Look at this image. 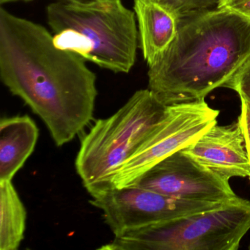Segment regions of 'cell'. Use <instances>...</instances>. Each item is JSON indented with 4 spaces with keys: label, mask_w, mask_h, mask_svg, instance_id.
<instances>
[{
    "label": "cell",
    "mask_w": 250,
    "mask_h": 250,
    "mask_svg": "<svg viewBox=\"0 0 250 250\" xmlns=\"http://www.w3.org/2000/svg\"><path fill=\"white\" fill-rule=\"evenodd\" d=\"M184 150L227 179L250 177V162L238 121L228 125L216 124Z\"/></svg>",
    "instance_id": "9c48e42d"
},
{
    "label": "cell",
    "mask_w": 250,
    "mask_h": 250,
    "mask_svg": "<svg viewBox=\"0 0 250 250\" xmlns=\"http://www.w3.org/2000/svg\"><path fill=\"white\" fill-rule=\"evenodd\" d=\"M241 114L238 117V121L241 124V129L244 134L246 150L250 165V102L244 100H241Z\"/></svg>",
    "instance_id": "9a60e30c"
},
{
    "label": "cell",
    "mask_w": 250,
    "mask_h": 250,
    "mask_svg": "<svg viewBox=\"0 0 250 250\" xmlns=\"http://www.w3.org/2000/svg\"><path fill=\"white\" fill-rule=\"evenodd\" d=\"M216 8L229 10L250 21V0H219Z\"/></svg>",
    "instance_id": "2e32d148"
},
{
    "label": "cell",
    "mask_w": 250,
    "mask_h": 250,
    "mask_svg": "<svg viewBox=\"0 0 250 250\" xmlns=\"http://www.w3.org/2000/svg\"><path fill=\"white\" fill-rule=\"evenodd\" d=\"M219 114L205 100L167 106L165 118L154 131L114 172L112 188L133 185L152 167L192 144L217 124Z\"/></svg>",
    "instance_id": "8992f818"
},
{
    "label": "cell",
    "mask_w": 250,
    "mask_h": 250,
    "mask_svg": "<svg viewBox=\"0 0 250 250\" xmlns=\"http://www.w3.org/2000/svg\"><path fill=\"white\" fill-rule=\"evenodd\" d=\"M225 87L236 92L241 100L250 102V60L234 76Z\"/></svg>",
    "instance_id": "5bb4252c"
},
{
    "label": "cell",
    "mask_w": 250,
    "mask_h": 250,
    "mask_svg": "<svg viewBox=\"0 0 250 250\" xmlns=\"http://www.w3.org/2000/svg\"><path fill=\"white\" fill-rule=\"evenodd\" d=\"M139 47L149 66L169 47L176 34L178 19L158 0H134Z\"/></svg>",
    "instance_id": "30bf717a"
},
{
    "label": "cell",
    "mask_w": 250,
    "mask_h": 250,
    "mask_svg": "<svg viewBox=\"0 0 250 250\" xmlns=\"http://www.w3.org/2000/svg\"><path fill=\"white\" fill-rule=\"evenodd\" d=\"M250 60V21L224 9L178 20L169 47L148 67V89L164 104L205 100Z\"/></svg>",
    "instance_id": "7a4b0ae2"
},
{
    "label": "cell",
    "mask_w": 250,
    "mask_h": 250,
    "mask_svg": "<svg viewBox=\"0 0 250 250\" xmlns=\"http://www.w3.org/2000/svg\"><path fill=\"white\" fill-rule=\"evenodd\" d=\"M133 185L195 201L228 203L241 198L229 180L197 162L184 149L152 167Z\"/></svg>",
    "instance_id": "ba28073f"
},
{
    "label": "cell",
    "mask_w": 250,
    "mask_h": 250,
    "mask_svg": "<svg viewBox=\"0 0 250 250\" xmlns=\"http://www.w3.org/2000/svg\"><path fill=\"white\" fill-rule=\"evenodd\" d=\"M33 0H0L1 5L18 2H31ZM90 0H53V2H87Z\"/></svg>",
    "instance_id": "e0dca14e"
},
{
    "label": "cell",
    "mask_w": 250,
    "mask_h": 250,
    "mask_svg": "<svg viewBox=\"0 0 250 250\" xmlns=\"http://www.w3.org/2000/svg\"><path fill=\"white\" fill-rule=\"evenodd\" d=\"M0 250H17L24 238L27 210L12 181H0Z\"/></svg>",
    "instance_id": "7c38bea8"
},
{
    "label": "cell",
    "mask_w": 250,
    "mask_h": 250,
    "mask_svg": "<svg viewBox=\"0 0 250 250\" xmlns=\"http://www.w3.org/2000/svg\"><path fill=\"white\" fill-rule=\"evenodd\" d=\"M39 129L28 115L0 121V181H12L34 151Z\"/></svg>",
    "instance_id": "8fae6325"
},
{
    "label": "cell",
    "mask_w": 250,
    "mask_h": 250,
    "mask_svg": "<svg viewBox=\"0 0 250 250\" xmlns=\"http://www.w3.org/2000/svg\"><path fill=\"white\" fill-rule=\"evenodd\" d=\"M179 20L188 14L216 8L219 0H158Z\"/></svg>",
    "instance_id": "4fadbf2b"
},
{
    "label": "cell",
    "mask_w": 250,
    "mask_h": 250,
    "mask_svg": "<svg viewBox=\"0 0 250 250\" xmlns=\"http://www.w3.org/2000/svg\"><path fill=\"white\" fill-rule=\"evenodd\" d=\"M167 109L151 90L143 89L113 115L95 123L82 140L75 162L90 195L112 188L114 172L154 131Z\"/></svg>",
    "instance_id": "277c9868"
},
{
    "label": "cell",
    "mask_w": 250,
    "mask_h": 250,
    "mask_svg": "<svg viewBox=\"0 0 250 250\" xmlns=\"http://www.w3.org/2000/svg\"><path fill=\"white\" fill-rule=\"evenodd\" d=\"M87 61L60 49L42 24L0 8V77L47 127L58 147L93 120L96 75Z\"/></svg>",
    "instance_id": "6da1fadb"
},
{
    "label": "cell",
    "mask_w": 250,
    "mask_h": 250,
    "mask_svg": "<svg viewBox=\"0 0 250 250\" xmlns=\"http://www.w3.org/2000/svg\"><path fill=\"white\" fill-rule=\"evenodd\" d=\"M46 21L60 49L115 74H128L139 48L135 13L121 0L53 2Z\"/></svg>",
    "instance_id": "3957f363"
},
{
    "label": "cell",
    "mask_w": 250,
    "mask_h": 250,
    "mask_svg": "<svg viewBox=\"0 0 250 250\" xmlns=\"http://www.w3.org/2000/svg\"><path fill=\"white\" fill-rule=\"evenodd\" d=\"M91 197L90 204L102 210L115 236L229 203L176 198L137 185L111 188Z\"/></svg>",
    "instance_id": "52a82bcc"
},
{
    "label": "cell",
    "mask_w": 250,
    "mask_h": 250,
    "mask_svg": "<svg viewBox=\"0 0 250 250\" xmlns=\"http://www.w3.org/2000/svg\"><path fill=\"white\" fill-rule=\"evenodd\" d=\"M250 229V202L155 224L115 236L104 250H236Z\"/></svg>",
    "instance_id": "5b68a950"
}]
</instances>
